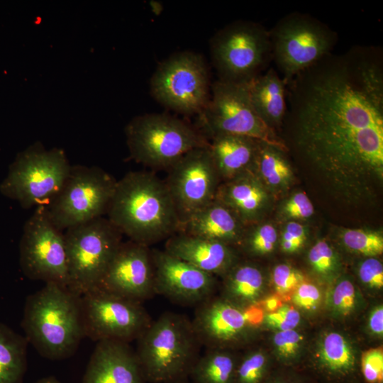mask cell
Wrapping results in <instances>:
<instances>
[{
	"label": "cell",
	"instance_id": "1",
	"mask_svg": "<svg viewBox=\"0 0 383 383\" xmlns=\"http://www.w3.org/2000/svg\"><path fill=\"white\" fill-rule=\"evenodd\" d=\"M280 137L318 178L360 182L383 167V52L356 45L330 53L286 84Z\"/></svg>",
	"mask_w": 383,
	"mask_h": 383
},
{
	"label": "cell",
	"instance_id": "2",
	"mask_svg": "<svg viewBox=\"0 0 383 383\" xmlns=\"http://www.w3.org/2000/svg\"><path fill=\"white\" fill-rule=\"evenodd\" d=\"M106 214L122 235L148 247L176 233L180 224L165 180L148 171L117 180Z\"/></svg>",
	"mask_w": 383,
	"mask_h": 383
},
{
	"label": "cell",
	"instance_id": "3",
	"mask_svg": "<svg viewBox=\"0 0 383 383\" xmlns=\"http://www.w3.org/2000/svg\"><path fill=\"white\" fill-rule=\"evenodd\" d=\"M81 296L48 282L26 298L21 326L43 357L61 360L76 353L85 337Z\"/></svg>",
	"mask_w": 383,
	"mask_h": 383
},
{
	"label": "cell",
	"instance_id": "4",
	"mask_svg": "<svg viewBox=\"0 0 383 383\" xmlns=\"http://www.w3.org/2000/svg\"><path fill=\"white\" fill-rule=\"evenodd\" d=\"M135 354L146 383L186 380L202 348L186 315L166 311L136 340Z\"/></svg>",
	"mask_w": 383,
	"mask_h": 383
},
{
	"label": "cell",
	"instance_id": "5",
	"mask_svg": "<svg viewBox=\"0 0 383 383\" xmlns=\"http://www.w3.org/2000/svg\"><path fill=\"white\" fill-rule=\"evenodd\" d=\"M126 135L131 157L138 163L156 169H168L189 151L209 145L199 131L165 113L134 118L127 125Z\"/></svg>",
	"mask_w": 383,
	"mask_h": 383
},
{
	"label": "cell",
	"instance_id": "6",
	"mask_svg": "<svg viewBox=\"0 0 383 383\" xmlns=\"http://www.w3.org/2000/svg\"><path fill=\"white\" fill-rule=\"evenodd\" d=\"M269 33L272 61L285 84L332 53L338 40L336 32L328 25L297 11L281 18Z\"/></svg>",
	"mask_w": 383,
	"mask_h": 383
},
{
	"label": "cell",
	"instance_id": "7",
	"mask_svg": "<svg viewBox=\"0 0 383 383\" xmlns=\"http://www.w3.org/2000/svg\"><path fill=\"white\" fill-rule=\"evenodd\" d=\"M71 167L62 150H47L36 143L17 155L0 191L24 209L47 206L62 188Z\"/></svg>",
	"mask_w": 383,
	"mask_h": 383
},
{
	"label": "cell",
	"instance_id": "8",
	"mask_svg": "<svg viewBox=\"0 0 383 383\" xmlns=\"http://www.w3.org/2000/svg\"><path fill=\"white\" fill-rule=\"evenodd\" d=\"M210 48L218 79L226 82L248 84L272 61L269 30L253 21L226 26L213 37Z\"/></svg>",
	"mask_w": 383,
	"mask_h": 383
},
{
	"label": "cell",
	"instance_id": "9",
	"mask_svg": "<svg viewBox=\"0 0 383 383\" xmlns=\"http://www.w3.org/2000/svg\"><path fill=\"white\" fill-rule=\"evenodd\" d=\"M67 288L78 295L97 287L121 244L122 233L104 216L70 228L64 233Z\"/></svg>",
	"mask_w": 383,
	"mask_h": 383
},
{
	"label": "cell",
	"instance_id": "10",
	"mask_svg": "<svg viewBox=\"0 0 383 383\" xmlns=\"http://www.w3.org/2000/svg\"><path fill=\"white\" fill-rule=\"evenodd\" d=\"M199 118L201 133L205 137L245 136L286 150L277 133L269 128L256 113L251 103L248 84L216 80L211 87L209 100L199 114Z\"/></svg>",
	"mask_w": 383,
	"mask_h": 383
},
{
	"label": "cell",
	"instance_id": "11",
	"mask_svg": "<svg viewBox=\"0 0 383 383\" xmlns=\"http://www.w3.org/2000/svg\"><path fill=\"white\" fill-rule=\"evenodd\" d=\"M117 180L97 167L74 165L60 192L45 206L60 231L106 214Z\"/></svg>",
	"mask_w": 383,
	"mask_h": 383
},
{
	"label": "cell",
	"instance_id": "12",
	"mask_svg": "<svg viewBox=\"0 0 383 383\" xmlns=\"http://www.w3.org/2000/svg\"><path fill=\"white\" fill-rule=\"evenodd\" d=\"M210 79L204 57L182 51L162 61L150 79L152 96L162 106L178 113L199 114L211 95Z\"/></svg>",
	"mask_w": 383,
	"mask_h": 383
},
{
	"label": "cell",
	"instance_id": "13",
	"mask_svg": "<svg viewBox=\"0 0 383 383\" xmlns=\"http://www.w3.org/2000/svg\"><path fill=\"white\" fill-rule=\"evenodd\" d=\"M85 337L94 341L136 340L152 319L143 303L101 288L81 296Z\"/></svg>",
	"mask_w": 383,
	"mask_h": 383
},
{
	"label": "cell",
	"instance_id": "14",
	"mask_svg": "<svg viewBox=\"0 0 383 383\" xmlns=\"http://www.w3.org/2000/svg\"><path fill=\"white\" fill-rule=\"evenodd\" d=\"M20 265L23 274L30 279L67 287L65 235L51 221L45 206L35 208L24 225Z\"/></svg>",
	"mask_w": 383,
	"mask_h": 383
},
{
	"label": "cell",
	"instance_id": "15",
	"mask_svg": "<svg viewBox=\"0 0 383 383\" xmlns=\"http://www.w3.org/2000/svg\"><path fill=\"white\" fill-rule=\"evenodd\" d=\"M168 170L165 182L180 223L215 200L221 181L209 145L189 151Z\"/></svg>",
	"mask_w": 383,
	"mask_h": 383
},
{
	"label": "cell",
	"instance_id": "16",
	"mask_svg": "<svg viewBox=\"0 0 383 383\" xmlns=\"http://www.w3.org/2000/svg\"><path fill=\"white\" fill-rule=\"evenodd\" d=\"M155 292L181 306L196 307L216 294L217 277L163 250L151 249Z\"/></svg>",
	"mask_w": 383,
	"mask_h": 383
},
{
	"label": "cell",
	"instance_id": "17",
	"mask_svg": "<svg viewBox=\"0 0 383 383\" xmlns=\"http://www.w3.org/2000/svg\"><path fill=\"white\" fill-rule=\"evenodd\" d=\"M97 287L140 303L154 297L151 248L130 240L122 242Z\"/></svg>",
	"mask_w": 383,
	"mask_h": 383
},
{
	"label": "cell",
	"instance_id": "18",
	"mask_svg": "<svg viewBox=\"0 0 383 383\" xmlns=\"http://www.w3.org/2000/svg\"><path fill=\"white\" fill-rule=\"evenodd\" d=\"M191 321L205 349L228 350L245 340L251 323L248 311L216 294L195 307Z\"/></svg>",
	"mask_w": 383,
	"mask_h": 383
},
{
	"label": "cell",
	"instance_id": "19",
	"mask_svg": "<svg viewBox=\"0 0 383 383\" xmlns=\"http://www.w3.org/2000/svg\"><path fill=\"white\" fill-rule=\"evenodd\" d=\"M82 383H146L130 343L101 340L87 365Z\"/></svg>",
	"mask_w": 383,
	"mask_h": 383
},
{
	"label": "cell",
	"instance_id": "20",
	"mask_svg": "<svg viewBox=\"0 0 383 383\" xmlns=\"http://www.w3.org/2000/svg\"><path fill=\"white\" fill-rule=\"evenodd\" d=\"M164 250L216 277H223L238 261L233 246L182 233L167 238Z\"/></svg>",
	"mask_w": 383,
	"mask_h": 383
},
{
	"label": "cell",
	"instance_id": "21",
	"mask_svg": "<svg viewBox=\"0 0 383 383\" xmlns=\"http://www.w3.org/2000/svg\"><path fill=\"white\" fill-rule=\"evenodd\" d=\"M245 226L233 211L215 199L181 222L177 233L233 246L239 245Z\"/></svg>",
	"mask_w": 383,
	"mask_h": 383
},
{
	"label": "cell",
	"instance_id": "22",
	"mask_svg": "<svg viewBox=\"0 0 383 383\" xmlns=\"http://www.w3.org/2000/svg\"><path fill=\"white\" fill-rule=\"evenodd\" d=\"M215 199L228 207L248 226L262 215L267 194L262 183L250 171L221 182Z\"/></svg>",
	"mask_w": 383,
	"mask_h": 383
},
{
	"label": "cell",
	"instance_id": "23",
	"mask_svg": "<svg viewBox=\"0 0 383 383\" xmlns=\"http://www.w3.org/2000/svg\"><path fill=\"white\" fill-rule=\"evenodd\" d=\"M209 150L221 182L252 170L259 140L218 135L211 138Z\"/></svg>",
	"mask_w": 383,
	"mask_h": 383
},
{
	"label": "cell",
	"instance_id": "24",
	"mask_svg": "<svg viewBox=\"0 0 383 383\" xmlns=\"http://www.w3.org/2000/svg\"><path fill=\"white\" fill-rule=\"evenodd\" d=\"M248 89L252 105L262 122L277 133L286 113V84L274 67L259 75Z\"/></svg>",
	"mask_w": 383,
	"mask_h": 383
},
{
	"label": "cell",
	"instance_id": "25",
	"mask_svg": "<svg viewBox=\"0 0 383 383\" xmlns=\"http://www.w3.org/2000/svg\"><path fill=\"white\" fill-rule=\"evenodd\" d=\"M222 278L219 296L242 308L243 304L255 302L264 287L261 270L249 262L238 261Z\"/></svg>",
	"mask_w": 383,
	"mask_h": 383
},
{
	"label": "cell",
	"instance_id": "26",
	"mask_svg": "<svg viewBox=\"0 0 383 383\" xmlns=\"http://www.w3.org/2000/svg\"><path fill=\"white\" fill-rule=\"evenodd\" d=\"M316 365L326 376L339 380L353 375L357 369L351 345L336 332L328 333L322 339Z\"/></svg>",
	"mask_w": 383,
	"mask_h": 383
},
{
	"label": "cell",
	"instance_id": "27",
	"mask_svg": "<svg viewBox=\"0 0 383 383\" xmlns=\"http://www.w3.org/2000/svg\"><path fill=\"white\" fill-rule=\"evenodd\" d=\"M28 343L26 337L0 323V383H22Z\"/></svg>",
	"mask_w": 383,
	"mask_h": 383
},
{
	"label": "cell",
	"instance_id": "28",
	"mask_svg": "<svg viewBox=\"0 0 383 383\" xmlns=\"http://www.w3.org/2000/svg\"><path fill=\"white\" fill-rule=\"evenodd\" d=\"M238 359L226 349H205L189 377L193 383H234Z\"/></svg>",
	"mask_w": 383,
	"mask_h": 383
},
{
	"label": "cell",
	"instance_id": "29",
	"mask_svg": "<svg viewBox=\"0 0 383 383\" xmlns=\"http://www.w3.org/2000/svg\"><path fill=\"white\" fill-rule=\"evenodd\" d=\"M286 152L284 148L259 140L251 172L262 183L268 186L278 187L284 184L292 173Z\"/></svg>",
	"mask_w": 383,
	"mask_h": 383
},
{
	"label": "cell",
	"instance_id": "30",
	"mask_svg": "<svg viewBox=\"0 0 383 383\" xmlns=\"http://www.w3.org/2000/svg\"><path fill=\"white\" fill-rule=\"evenodd\" d=\"M268 370L267 355L259 350L250 352L239 359L234 383H263Z\"/></svg>",
	"mask_w": 383,
	"mask_h": 383
},
{
	"label": "cell",
	"instance_id": "31",
	"mask_svg": "<svg viewBox=\"0 0 383 383\" xmlns=\"http://www.w3.org/2000/svg\"><path fill=\"white\" fill-rule=\"evenodd\" d=\"M277 239L276 229L269 223L254 226L250 229L245 226L239 245L252 255H263L273 250Z\"/></svg>",
	"mask_w": 383,
	"mask_h": 383
},
{
	"label": "cell",
	"instance_id": "32",
	"mask_svg": "<svg viewBox=\"0 0 383 383\" xmlns=\"http://www.w3.org/2000/svg\"><path fill=\"white\" fill-rule=\"evenodd\" d=\"M344 245L353 251L374 257L383 252V238L376 232L361 229H348L343 235Z\"/></svg>",
	"mask_w": 383,
	"mask_h": 383
},
{
	"label": "cell",
	"instance_id": "33",
	"mask_svg": "<svg viewBox=\"0 0 383 383\" xmlns=\"http://www.w3.org/2000/svg\"><path fill=\"white\" fill-rule=\"evenodd\" d=\"M360 367L366 383H383L382 348H370L362 353Z\"/></svg>",
	"mask_w": 383,
	"mask_h": 383
},
{
	"label": "cell",
	"instance_id": "34",
	"mask_svg": "<svg viewBox=\"0 0 383 383\" xmlns=\"http://www.w3.org/2000/svg\"><path fill=\"white\" fill-rule=\"evenodd\" d=\"M308 257L312 268L318 274H328L335 268L334 252L324 240H319L311 247Z\"/></svg>",
	"mask_w": 383,
	"mask_h": 383
},
{
	"label": "cell",
	"instance_id": "35",
	"mask_svg": "<svg viewBox=\"0 0 383 383\" xmlns=\"http://www.w3.org/2000/svg\"><path fill=\"white\" fill-rule=\"evenodd\" d=\"M273 340L280 358L291 362L298 354L303 337L294 329L279 331L275 333Z\"/></svg>",
	"mask_w": 383,
	"mask_h": 383
},
{
	"label": "cell",
	"instance_id": "36",
	"mask_svg": "<svg viewBox=\"0 0 383 383\" xmlns=\"http://www.w3.org/2000/svg\"><path fill=\"white\" fill-rule=\"evenodd\" d=\"M355 301V289L350 281L343 279L335 285L331 296L332 306L335 311L348 314L354 309Z\"/></svg>",
	"mask_w": 383,
	"mask_h": 383
},
{
	"label": "cell",
	"instance_id": "37",
	"mask_svg": "<svg viewBox=\"0 0 383 383\" xmlns=\"http://www.w3.org/2000/svg\"><path fill=\"white\" fill-rule=\"evenodd\" d=\"M300 319V313L297 310L289 305H283L276 311L267 314L265 322L267 326L279 331L295 328Z\"/></svg>",
	"mask_w": 383,
	"mask_h": 383
},
{
	"label": "cell",
	"instance_id": "38",
	"mask_svg": "<svg viewBox=\"0 0 383 383\" xmlns=\"http://www.w3.org/2000/svg\"><path fill=\"white\" fill-rule=\"evenodd\" d=\"M275 289L279 293H287L296 288L302 282L301 274L289 265H277L272 274Z\"/></svg>",
	"mask_w": 383,
	"mask_h": 383
},
{
	"label": "cell",
	"instance_id": "39",
	"mask_svg": "<svg viewBox=\"0 0 383 383\" xmlns=\"http://www.w3.org/2000/svg\"><path fill=\"white\" fill-rule=\"evenodd\" d=\"M358 274L361 281L368 287L380 289L383 287V266L374 257L363 261L359 267Z\"/></svg>",
	"mask_w": 383,
	"mask_h": 383
},
{
	"label": "cell",
	"instance_id": "40",
	"mask_svg": "<svg viewBox=\"0 0 383 383\" xmlns=\"http://www.w3.org/2000/svg\"><path fill=\"white\" fill-rule=\"evenodd\" d=\"M306 240V230L299 223L290 221L282 235L281 246L286 252H294L299 249Z\"/></svg>",
	"mask_w": 383,
	"mask_h": 383
},
{
	"label": "cell",
	"instance_id": "41",
	"mask_svg": "<svg viewBox=\"0 0 383 383\" xmlns=\"http://www.w3.org/2000/svg\"><path fill=\"white\" fill-rule=\"evenodd\" d=\"M287 215L294 218H307L313 213V206L304 192L294 194L284 207Z\"/></svg>",
	"mask_w": 383,
	"mask_h": 383
},
{
	"label": "cell",
	"instance_id": "42",
	"mask_svg": "<svg viewBox=\"0 0 383 383\" xmlns=\"http://www.w3.org/2000/svg\"><path fill=\"white\" fill-rule=\"evenodd\" d=\"M321 293L318 287L310 283L301 282L292 295V301L304 309H313L319 303Z\"/></svg>",
	"mask_w": 383,
	"mask_h": 383
},
{
	"label": "cell",
	"instance_id": "43",
	"mask_svg": "<svg viewBox=\"0 0 383 383\" xmlns=\"http://www.w3.org/2000/svg\"><path fill=\"white\" fill-rule=\"evenodd\" d=\"M370 330L379 336L383 334V307L382 305L376 307L369 318Z\"/></svg>",
	"mask_w": 383,
	"mask_h": 383
},
{
	"label": "cell",
	"instance_id": "44",
	"mask_svg": "<svg viewBox=\"0 0 383 383\" xmlns=\"http://www.w3.org/2000/svg\"><path fill=\"white\" fill-rule=\"evenodd\" d=\"M263 383H306V382L297 375H275L268 377Z\"/></svg>",
	"mask_w": 383,
	"mask_h": 383
},
{
	"label": "cell",
	"instance_id": "45",
	"mask_svg": "<svg viewBox=\"0 0 383 383\" xmlns=\"http://www.w3.org/2000/svg\"><path fill=\"white\" fill-rule=\"evenodd\" d=\"M35 383H62L60 381H59L57 378L55 377L50 376V377H46L41 378L36 381Z\"/></svg>",
	"mask_w": 383,
	"mask_h": 383
},
{
	"label": "cell",
	"instance_id": "46",
	"mask_svg": "<svg viewBox=\"0 0 383 383\" xmlns=\"http://www.w3.org/2000/svg\"><path fill=\"white\" fill-rule=\"evenodd\" d=\"M276 305L277 301L274 299L269 300L267 303V307L270 310H273L276 307Z\"/></svg>",
	"mask_w": 383,
	"mask_h": 383
},
{
	"label": "cell",
	"instance_id": "47",
	"mask_svg": "<svg viewBox=\"0 0 383 383\" xmlns=\"http://www.w3.org/2000/svg\"><path fill=\"white\" fill-rule=\"evenodd\" d=\"M176 383H189V382H186V380H184V381H182V382H176Z\"/></svg>",
	"mask_w": 383,
	"mask_h": 383
}]
</instances>
